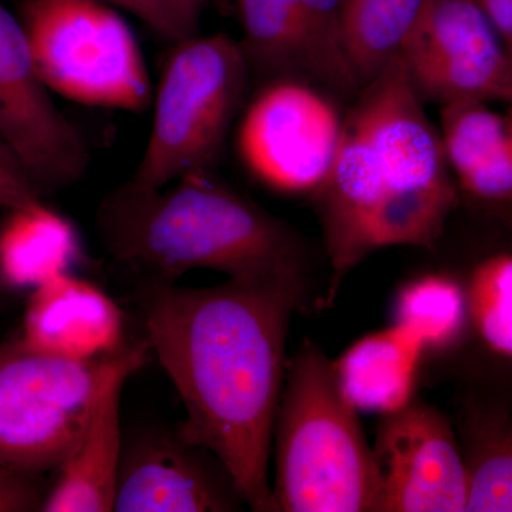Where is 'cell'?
I'll use <instances>...</instances> for the list:
<instances>
[{
	"label": "cell",
	"instance_id": "6da1fadb",
	"mask_svg": "<svg viewBox=\"0 0 512 512\" xmlns=\"http://www.w3.org/2000/svg\"><path fill=\"white\" fill-rule=\"evenodd\" d=\"M306 288V274H274L210 288L146 282L141 289L146 340L183 400L178 431L220 458L256 512L275 511L272 434L289 325Z\"/></svg>",
	"mask_w": 512,
	"mask_h": 512
},
{
	"label": "cell",
	"instance_id": "7a4b0ae2",
	"mask_svg": "<svg viewBox=\"0 0 512 512\" xmlns=\"http://www.w3.org/2000/svg\"><path fill=\"white\" fill-rule=\"evenodd\" d=\"M353 100L329 174L312 192L332 268L326 302L377 249L436 247L458 205L439 128L399 56Z\"/></svg>",
	"mask_w": 512,
	"mask_h": 512
},
{
	"label": "cell",
	"instance_id": "3957f363",
	"mask_svg": "<svg viewBox=\"0 0 512 512\" xmlns=\"http://www.w3.org/2000/svg\"><path fill=\"white\" fill-rule=\"evenodd\" d=\"M97 228L107 252L147 282H175L201 268L229 278L308 269L301 239L211 170L160 188L128 180L101 202Z\"/></svg>",
	"mask_w": 512,
	"mask_h": 512
},
{
	"label": "cell",
	"instance_id": "277c9868",
	"mask_svg": "<svg viewBox=\"0 0 512 512\" xmlns=\"http://www.w3.org/2000/svg\"><path fill=\"white\" fill-rule=\"evenodd\" d=\"M357 412L332 360L306 340L286 365L272 434L275 511H376L372 447Z\"/></svg>",
	"mask_w": 512,
	"mask_h": 512
},
{
	"label": "cell",
	"instance_id": "5b68a950",
	"mask_svg": "<svg viewBox=\"0 0 512 512\" xmlns=\"http://www.w3.org/2000/svg\"><path fill=\"white\" fill-rule=\"evenodd\" d=\"M251 80L238 40L227 33L174 43L154 97L147 146L131 181L160 188L211 170L247 104Z\"/></svg>",
	"mask_w": 512,
	"mask_h": 512
},
{
	"label": "cell",
	"instance_id": "8992f818",
	"mask_svg": "<svg viewBox=\"0 0 512 512\" xmlns=\"http://www.w3.org/2000/svg\"><path fill=\"white\" fill-rule=\"evenodd\" d=\"M18 18L49 92L131 113L150 106L143 50L116 9L97 0H23Z\"/></svg>",
	"mask_w": 512,
	"mask_h": 512
},
{
	"label": "cell",
	"instance_id": "52a82bcc",
	"mask_svg": "<svg viewBox=\"0 0 512 512\" xmlns=\"http://www.w3.org/2000/svg\"><path fill=\"white\" fill-rule=\"evenodd\" d=\"M116 352L73 360L29 348L19 336L0 345V464L32 476L55 473Z\"/></svg>",
	"mask_w": 512,
	"mask_h": 512
},
{
	"label": "cell",
	"instance_id": "ba28073f",
	"mask_svg": "<svg viewBox=\"0 0 512 512\" xmlns=\"http://www.w3.org/2000/svg\"><path fill=\"white\" fill-rule=\"evenodd\" d=\"M338 99L312 84L275 79L242 110L237 146L261 183L282 192H315L335 160L342 136Z\"/></svg>",
	"mask_w": 512,
	"mask_h": 512
},
{
	"label": "cell",
	"instance_id": "9c48e42d",
	"mask_svg": "<svg viewBox=\"0 0 512 512\" xmlns=\"http://www.w3.org/2000/svg\"><path fill=\"white\" fill-rule=\"evenodd\" d=\"M397 56L424 104L512 99L511 50L471 0H424Z\"/></svg>",
	"mask_w": 512,
	"mask_h": 512
},
{
	"label": "cell",
	"instance_id": "30bf717a",
	"mask_svg": "<svg viewBox=\"0 0 512 512\" xmlns=\"http://www.w3.org/2000/svg\"><path fill=\"white\" fill-rule=\"evenodd\" d=\"M0 141L40 198L82 180L89 150L40 80L18 16L0 3Z\"/></svg>",
	"mask_w": 512,
	"mask_h": 512
},
{
	"label": "cell",
	"instance_id": "8fae6325",
	"mask_svg": "<svg viewBox=\"0 0 512 512\" xmlns=\"http://www.w3.org/2000/svg\"><path fill=\"white\" fill-rule=\"evenodd\" d=\"M252 77L302 80L338 100L359 93L342 35V0H237ZM264 82V83H265Z\"/></svg>",
	"mask_w": 512,
	"mask_h": 512
},
{
	"label": "cell",
	"instance_id": "7c38bea8",
	"mask_svg": "<svg viewBox=\"0 0 512 512\" xmlns=\"http://www.w3.org/2000/svg\"><path fill=\"white\" fill-rule=\"evenodd\" d=\"M372 453L375 512L466 511L463 454L439 410L412 400L386 414Z\"/></svg>",
	"mask_w": 512,
	"mask_h": 512
},
{
	"label": "cell",
	"instance_id": "4fadbf2b",
	"mask_svg": "<svg viewBox=\"0 0 512 512\" xmlns=\"http://www.w3.org/2000/svg\"><path fill=\"white\" fill-rule=\"evenodd\" d=\"M245 503L220 458L175 427L123 436L113 511L227 512Z\"/></svg>",
	"mask_w": 512,
	"mask_h": 512
},
{
	"label": "cell",
	"instance_id": "5bb4252c",
	"mask_svg": "<svg viewBox=\"0 0 512 512\" xmlns=\"http://www.w3.org/2000/svg\"><path fill=\"white\" fill-rule=\"evenodd\" d=\"M147 340L123 346L114 353L94 399L86 426L66 460L57 467L40 511H113L114 487L119 468L123 433L120 400L128 377L150 356Z\"/></svg>",
	"mask_w": 512,
	"mask_h": 512
},
{
	"label": "cell",
	"instance_id": "9a60e30c",
	"mask_svg": "<svg viewBox=\"0 0 512 512\" xmlns=\"http://www.w3.org/2000/svg\"><path fill=\"white\" fill-rule=\"evenodd\" d=\"M19 338L47 355L94 359L124 345L123 312L99 286L63 274L33 289Z\"/></svg>",
	"mask_w": 512,
	"mask_h": 512
},
{
	"label": "cell",
	"instance_id": "2e32d148",
	"mask_svg": "<svg viewBox=\"0 0 512 512\" xmlns=\"http://www.w3.org/2000/svg\"><path fill=\"white\" fill-rule=\"evenodd\" d=\"M424 343L396 323L367 335L335 360L340 387L357 410L392 414L412 402Z\"/></svg>",
	"mask_w": 512,
	"mask_h": 512
},
{
	"label": "cell",
	"instance_id": "e0dca14e",
	"mask_svg": "<svg viewBox=\"0 0 512 512\" xmlns=\"http://www.w3.org/2000/svg\"><path fill=\"white\" fill-rule=\"evenodd\" d=\"M8 212L0 227V285L33 291L67 274L80 252L72 222L45 201Z\"/></svg>",
	"mask_w": 512,
	"mask_h": 512
},
{
	"label": "cell",
	"instance_id": "ac0fdd59",
	"mask_svg": "<svg viewBox=\"0 0 512 512\" xmlns=\"http://www.w3.org/2000/svg\"><path fill=\"white\" fill-rule=\"evenodd\" d=\"M424 0H342L343 45L362 89L399 53Z\"/></svg>",
	"mask_w": 512,
	"mask_h": 512
},
{
	"label": "cell",
	"instance_id": "d6986e66",
	"mask_svg": "<svg viewBox=\"0 0 512 512\" xmlns=\"http://www.w3.org/2000/svg\"><path fill=\"white\" fill-rule=\"evenodd\" d=\"M512 440L504 420L494 417L471 429L466 471V511L512 510Z\"/></svg>",
	"mask_w": 512,
	"mask_h": 512
},
{
	"label": "cell",
	"instance_id": "ffe728a7",
	"mask_svg": "<svg viewBox=\"0 0 512 512\" xmlns=\"http://www.w3.org/2000/svg\"><path fill=\"white\" fill-rule=\"evenodd\" d=\"M467 298L461 286L444 275L409 282L396 302V323L409 326L426 349H443L460 338L466 322Z\"/></svg>",
	"mask_w": 512,
	"mask_h": 512
},
{
	"label": "cell",
	"instance_id": "44dd1931",
	"mask_svg": "<svg viewBox=\"0 0 512 512\" xmlns=\"http://www.w3.org/2000/svg\"><path fill=\"white\" fill-rule=\"evenodd\" d=\"M440 120L441 147L457 180L512 140L511 117L491 110L487 101L444 104Z\"/></svg>",
	"mask_w": 512,
	"mask_h": 512
},
{
	"label": "cell",
	"instance_id": "7402d4cb",
	"mask_svg": "<svg viewBox=\"0 0 512 512\" xmlns=\"http://www.w3.org/2000/svg\"><path fill=\"white\" fill-rule=\"evenodd\" d=\"M468 303L481 338L488 348L512 356V258L490 256L474 269Z\"/></svg>",
	"mask_w": 512,
	"mask_h": 512
},
{
	"label": "cell",
	"instance_id": "603a6c76",
	"mask_svg": "<svg viewBox=\"0 0 512 512\" xmlns=\"http://www.w3.org/2000/svg\"><path fill=\"white\" fill-rule=\"evenodd\" d=\"M136 16L171 43L200 35L208 0H97Z\"/></svg>",
	"mask_w": 512,
	"mask_h": 512
},
{
	"label": "cell",
	"instance_id": "cb8c5ba5",
	"mask_svg": "<svg viewBox=\"0 0 512 512\" xmlns=\"http://www.w3.org/2000/svg\"><path fill=\"white\" fill-rule=\"evenodd\" d=\"M467 194L478 200L507 202L512 195V140L498 148L493 156L458 180Z\"/></svg>",
	"mask_w": 512,
	"mask_h": 512
},
{
	"label": "cell",
	"instance_id": "d4e9b609",
	"mask_svg": "<svg viewBox=\"0 0 512 512\" xmlns=\"http://www.w3.org/2000/svg\"><path fill=\"white\" fill-rule=\"evenodd\" d=\"M46 490L43 476L20 473L0 464V512L40 511Z\"/></svg>",
	"mask_w": 512,
	"mask_h": 512
},
{
	"label": "cell",
	"instance_id": "484cf974",
	"mask_svg": "<svg viewBox=\"0 0 512 512\" xmlns=\"http://www.w3.org/2000/svg\"><path fill=\"white\" fill-rule=\"evenodd\" d=\"M43 201L30 187L15 158L0 141V210H15Z\"/></svg>",
	"mask_w": 512,
	"mask_h": 512
},
{
	"label": "cell",
	"instance_id": "4316f807",
	"mask_svg": "<svg viewBox=\"0 0 512 512\" xmlns=\"http://www.w3.org/2000/svg\"><path fill=\"white\" fill-rule=\"evenodd\" d=\"M483 10L484 15L503 37L505 45L512 47V0H471Z\"/></svg>",
	"mask_w": 512,
	"mask_h": 512
}]
</instances>
